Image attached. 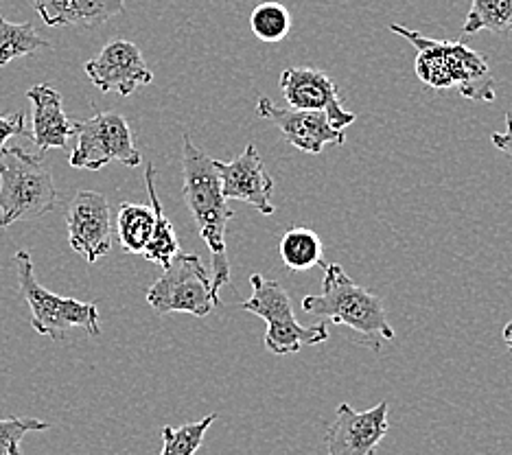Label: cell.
<instances>
[{
  "instance_id": "cell-1",
  "label": "cell",
  "mask_w": 512,
  "mask_h": 455,
  "mask_svg": "<svg viewBox=\"0 0 512 455\" xmlns=\"http://www.w3.org/2000/svg\"><path fill=\"white\" fill-rule=\"evenodd\" d=\"M182 195L189 206L197 232L211 252L213 287L219 289L230 283V263L226 250V230L235 213L221 191L219 173L213 158L197 147L189 134L182 140Z\"/></svg>"
},
{
  "instance_id": "cell-2",
  "label": "cell",
  "mask_w": 512,
  "mask_h": 455,
  "mask_svg": "<svg viewBox=\"0 0 512 455\" xmlns=\"http://www.w3.org/2000/svg\"><path fill=\"white\" fill-rule=\"evenodd\" d=\"M300 307L309 315L333 324H344L348 329L368 337L370 344L379 348L377 340H394V329L388 322L379 296L359 287L337 263L324 265V280L320 296H305Z\"/></svg>"
},
{
  "instance_id": "cell-3",
  "label": "cell",
  "mask_w": 512,
  "mask_h": 455,
  "mask_svg": "<svg viewBox=\"0 0 512 455\" xmlns=\"http://www.w3.org/2000/svg\"><path fill=\"white\" fill-rule=\"evenodd\" d=\"M57 191L51 167L22 147H0V228L51 213Z\"/></svg>"
},
{
  "instance_id": "cell-4",
  "label": "cell",
  "mask_w": 512,
  "mask_h": 455,
  "mask_svg": "<svg viewBox=\"0 0 512 455\" xmlns=\"http://www.w3.org/2000/svg\"><path fill=\"white\" fill-rule=\"evenodd\" d=\"M16 274L20 296L31 309L33 331L55 342L66 340L71 329H86L88 335L97 337L101 333L99 309L95 302H81L75 298H64L51 294L49 289L40 285L33 270V259L27 250H18L14 254Z\"/></svg>"
},
{
  "instance_id": "cell-5",
  "label": "cell",
  "mask_w": 512,
  "mask_h": 455,
  "mask_svg": "<svg viewBox=\"0 0 512 455\" xmlns=\"http://www.w3.org/2000/svg\"><path fill=\"white\" fill-rule=\"evenodd\" d=\"M252 298L241 302V309L259 315L267 324L265 348L274 355H292L307 346H318L329 340V324L320 320L318 324L302 326L292 309L287 291L261 274H252Z\"/></svg>"
},
{
  "instance_id": "cell-6",
  "label": "cell",
  "mask_w": 512,
  "mask_h": 455,
  "mask_svg": "<svg viewBox=\"0 0 512 455\" xmlns=\"http://www.w3.org/2000/svg\"><path fill=\"white\" fill-rule=\"evenodd\" d=\"M149 307L160 315L189 313L206 318L219 307V294L213 287L211 270L197 254L178 252L165 272L147 289Z\"/></svg>"
},
{
  "instance_id": "cell-7",
  "label": "cell",
  "mask_w": 512,
  "mask_h": 455,
  "mask_svg": "<svg viewBox=\"0 0 512 455\" xmlns=\"http://www.w3.org/2000/svg\"><path fill=\"white\" fill-rule=\"evenodd\" d=\"M77 145L73 149V169L101 171L110 162H121L125 167L141 165V151L134 145V134L125 116L116 112H97L86 121L75 123Z\"/></svg>"
},
{
  "instance_id": "cell-8",
  "label": "cell",
  "mask_w": 512,
  "mask_h": 455,
  "mask_svg": "<svg viewBox=\"0 0 512 455\" xmlns=\"http://www.w3.org/2000/svg\"><path fill=\"white\" fill-rule=\"evenodd\" d=\"M68 245L86 263H97L112 250V215L106 195L79 191L66 210Z\"/></svg>"
},
{
  "instance_id": "cell-9",
  "label": "cell",
  "mask_w": 512,
  "mask_h": 455,
  "mask_svg": "<svg viewBox=\"0 0 512 455\" xmlns=\"http://www.w3.org/2000/svg\"><path fill=\"white\" fill-rule=\"evenodd\" d=\"M84 70L101 92H116L121 97H130L154 81L141 49L127 40H112L103 46L95 60L86 62Z\"/></svg>"
},
{
  "instance_id": "cell-10",
  "label": "cell",
  "mask_w": 512,
  "mask_h": 455,
  "mask_svg": "<svg viewBox=\"0 0 512 455\" xmlns=\"http://www.w3.org/2000/svg\"><path fill=\"white\" fill-rule=\"evenodd\" d=\"M256 114L276 125L287 138V143H292L296 149L311 156H320L327 145L346 143L344 130H335L322 112L276 105L270 97H259V101H256Z\"/></svg>"
},
{
  "instance_id": "cell-11",
  "label": "cell",
  "mask_w": 512,
  "mask_h": 455,
  "mask_svg": "<svg viewBox=\"0 0 512 455\" xmlns=\"http://www.w3.org/2000/svg\"><path fill=\"white\" fill-rule=\"evenodd\" d=\"M388 429L386 401L366 412H357L348 403H342L327 429L324 447H327V455H372L386 438Z\"/></svg>"
},
{
  "instance_id": "cell-12",
  "label": "cell",
  "mask_w": 512,
  "mask_h": 455,
  "mask_svg": "<svg viewBox=\"0 0 512 455\" xmlns=\"http://www.w3.org/2000/svg\"><path fill=\"white\" fill-rule=\"evenodd\" d=\"M278 86L289 108L322 112L335 130H344L357 119V114L344 110L335 81L318 68H287Z\"/></svg>"
},
{
  "instance_id": "cell-13",
  "label": "cell",
  "mask_w": 512,
  "mask_h": 455,
  "mask_svg": "<svg viewBox=\"0 0 512 455\" xmlns=\"http://www.w3.org/2000/svg\"><path fill=\"white\" fill-rule=\"evenodd\" d=\"M215 169L219 173L221 191L224 197L237 202H246L259 210L261 215H274L276 208L272 204V191H274V180L272 175L267 173V167L263 162V156L259 154L252 143L241 151L237 158L230 162L215 160Z\"/></svg>"
},
{
  "instance_id": "cell-14",
  "label": "cell",
  "mask_w": 512,
  "mask_h": 455,
  "mask_svg": "<svg viewBox=\"0 0 512 455\" xmlns=\"http://www.w3.org/2000/svg\"><path fill=\"white\" fill-rule=\"evenodd\" d=\"M31 101V140L42 151L64 149L68 138L75 136V121L68 119L64 112L62 92H57L49 84H38L27 90Z\"/></svg>"
},
{
  "instance_id": "cell-15",
  "label": "cell",
  "mask_w": 512,
  "mask_h": 455,
  "mask_svg": "<svg viewBox=\"0 0 512 455\" xmlns=\"http://www.w3.org/2000/svg\"><path fill=\"white\" fill-rule=\"evenodd\" d=\"M49 27H99L125 14V0H31Z\"/></svg>"
},
{
  "instance_id": "cell-16",
  "label": "cell",
  "mask_w": 512,
  "mask_h": 455,
  "mask_svg": "<svg viewBox=\"0 0 512 455\" xmlns=\"http://www.w3.org/2000/svg\"><path fill=\"white\" fill-rule=\"evenodd\" d=\"M447 46L453 81H456V90H460V95L469 101L493 103L497 99L495 77L484 57L460 40H449Z\"/></svg>"
},
{
  "instance_id": "cell-17",
  "label": "cell",
  "mask_w": 512,
  "mask_h": 455,
  "mask_svg": "<svg viewBox=\"0 0 512 455\" xmlns=\"http://www.w3.org/2000/svg\"><path fill=\"white\" fill-rule=\"evenodd\" d=\"M154 178H156V169H154V165H149L145 171V184H147L151 208H154V213H156V224H154V232H151V237L145 245L143 256L149 263H156L162 267V270H165V267L173 261V256L180 252V241H178V235H176V230H173V224L169 221V217L165 215V208H162V204H160Z\"/></svg>"
},
{
  "instance_id": "cell-18",
  "label": "cell",
  "mask_w": 512,
  "mask_h": 455,
  "mask_svg": "<svg viewBox=\"0 0 512 455\" xmlns=\"http://www.w3.org/2000/svg\"><path fill=\"white\" fill-rule=\"evenodd\" d=\"M156 213L147 204L123 202L116 213V239H119L123 252L143 254L145 245L154 232Z\"/></svg>"
},
{
  "instance_id": "cell-19",
  "label": "cell",
  "mask_w": 512,
  "mask_h": 455,
  "mask_svg": "<svg viewBox=\"0 0 512 455\" xmlns=\"http://www.w3.org/2000/svg\"><path fill=\"white\" fill-rule=\"evenodd\" d=\"M281 261L294 272H307L311 267L322 265V241L316 232L309 228H292L287 230L281 245Z\"/></svg>"
},
{
  "instance_id": "cell-20",
  "label": "cell",
  "mask_w": 512,
  "mask_h": 455,
  "mask_svg": "<svg viewBox=\"0 0 512 455\" xmlns=\"http://www.w3.org/2000/svg\"><path fill=\"white\" fill-rule=\"evenodd\" d=\"M49 42L40 38V33L31 22H9L0 16V66H7L11 60L18 57L33 55L40 49H49Z\"/></svg>"
},
{
  "instance_id": "cell-21",
  "label": "cell",
  "mask_w": 512,
  "mask_h": 455,
  "mask_svg": "<svg viewBox=\"0 0 512 455\" xmlns=\"http://www.w3.org/2000/svg\"><path fill=\"white\" fill-rule=\"evenodd\" d=\"M480 31L512 33V0H471L469 16L462 25V35Z\"/></svg>"
},
{
  "instance_id": "cell-22",
  "label": "cell",
  "mask_w": 512,
  "mask_h": 455,
  "mask_svg": "<svg viewBox=\"0 0 512 455\" xmlns=\"http://www.w3.org/2000/svg\"><path fill=\"white\" fill-rule=\"evenodd\" d=\"M217 420V414H208L182 427H162V449L158 455H197L208 427Z\"/></svg>"
},
{
  "instance_id": "cell-23",
  "label": "cell",
  "mask_w": 512,
  "mask_h": 455,
  "mask_svg": "<svg viewBox=\"0 0 512 455\" xmlns=\"http://www.w3.org/2000/svg\"><path fill=\"white\" fill-rule=\"evenodd\" d=\"M250 29L261 42H281L287 38L289 29H292V16H289L285 5L276 3V0H265V3L254 7L250 16Z\"/></svg>"
},
{
  "instance_id": "cell-24",
  "label": "cell",
  "mask_w": 512,
  "mask_h": 455,
  "mask_svg": "<svg viewBox=\"0 0 512 455\" xmlns=\"http://www.w3.org/2000/svg\"><path fill=\"white\" fill-rule=\"evenodd\" d=\"M49 423L38 418L7 416L0 418V455H22L20 442L31 431H46Z\"/></svg>"
},
{
  "instance_id": "cell-25",
  "label": "cell",
  "mask_w": 512,
  "mask_h": 455,
  "mask_svg": "<svg viewBox=\"0 0 512 455\" xmlns=\"http://www.w3.org/2000/svg\"><path fill=\"white\" fill-rule=\"evenodd\" d=\"M29 136L27 132V116L25 112H0V147H5L9 138Z\"/></svg>"
},
{
  "instance_id": "cell-26",
  "label": "cell",
  "mask_w": 512,
  "mask_h": 455,
  "mask_svg": "<svg viewBox=\"0 0 512 455\" xmlns=\"http://www.w3.org/2000/svg\"><path fill=\"white\" fill-rule=\"evenodd\" d=\"M491 140L499 151L512 158V110L506 114V132H493Z\"/></svg>"
},
{
  "instance_id": "cell-27",
  "label": "cell",
  "mask_w": 512,
  "mask_h": 455,
  "mask_svg": "<svg viewBox=\"0 0 512 455\" xmlns=\"http://www.w3.org/2000/svg\"><path fill=\"white\" fill-rule=\"evenodd\" d=\"M504 342H506V346H508V350H512V320L504 326Z\"/></svg>"
}]
</instances>
